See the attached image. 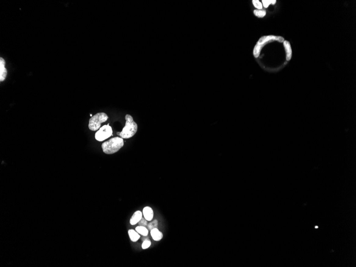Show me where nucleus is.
<instances>
[{
	"instance_id": "nucleus-1",
	"label": "nucleus",
	"mask_w": 356,
	"mask_h": 267,
	"mask_svg": "<svg viewBox=\"0 0 356 267\" xmlns=\"http://www.w3.org/2000/svg\"><path fill=\"white\" fill-rule=\"evenodd\" d=\"M126 123L124 127L120 132H117V134L123 139H129L135 136L138 130V125L133 120V117L130 115L125 116Z\"/></svg>"
},
{
	"instance_id": "nucleus-2",
	"label": "nucleus",
	"mask_w": 356,
	"mask_h": 267,
	"mask_svg": "<svg viewBox=\"0 0 356 267\" xmlns=\"http://www.w3.org/2000/svg\"><path fill=\"white\" fill-rule=\"evenodd\" d=\"M124 146L123 138L115 137L103 142L101 147L103 153L106 154H113L117 152Z\"/></svg>"
},
{
	"instance_id": "nucleus-3",
	"label": "nucleus",
	"mask_w": 356,
	"mask_h": 267,
	"mask_svg": "<svg viewBox=\"0 0 356 267\" xmlns=\"http://www.w3.org/2000/svg\"><path fill=\"white\" fill-rule=\"evenodd\" d=\"M277 41L278 42L282 43L284 42L285 40L284 38L282 36H274V35L262 36L257 41V44L255 45V47L254 48V50H253L254 56L255 58L259 57L263 47L267 43H268L272 42V41Z\"/></svg>"
},
{
	"instance_id": "nucleus-4",
	"label": "nucleus",
	"mask_w": 356,
	"mask_h": 267,
	"mask_svg": "<svg viewBox=\"0 0 356 267\" xmlns=\"http://www.w3.org/2000/svg\"><path fill=\"white\" fill-rule=\"evenodd\" d=\"M108 119L107 115L105 112H98L89 119V128L91 131H97L100 127L101 124Z\"/></svg>"
},
{
	"instance_id": "nucleus-5",
	"label": "nucleus",
	"mask_w": 356,
	"mask_h": 267,
	"mask_svg": "<svg viewBox=\"0 0 356 267\" xmlns=\"http://www.w3.org/2000/svg\"><path fill=\"white\" fill-rule=\"evenodd\" d=\"M112 128L109 124L103 125L96 132L95 134V138L99 141H103V140L107 139L112 136Z\"/></svg>"
},
{
	"instance_id": "nucleus-6",
	"label": "nucleus",
	"mask_w": 356,
	"mask_h": 267,
	"mask_svg": "<svg viewBox=\"0 0 356 267\" xmlns=\"http://www.w3.org/2000/svg\"><path fill=\"white\" fill-rule=\"evenodd\" d=\"M5 66V62L2 57L0 58V81L3 82L6 79L8 71Z\"/></svg>"
},
{
	"instance_id": "nucleus-7",
	"label": "nucleus",
	"mask_w": 356,
	"mask_h": 267,
	"mask_svg": "<svg viewBox=\"0 0 356 267\" xmlns=\"http://www.w3.org/2000/svg\"><path fill=\"white\" fill-rule=\"evenodd\" d=\"M143 215L144 218L148 221H150L154 218L153 210L149 206H146L145 208H143Z\"/></svg>"
},
{
	"instance_id": "nucleus-8",
	"label": "nucleus",
	"mask_w": 356,
	"mask_h": 267,
	"mask_svg": "<svg viewBox=\"0 0 356 267\" xmlns=\"http://www.w3.org/2000/svg\"><path fill=\"white\" fill-rule=\"evenodd\" d=\"M142 218V213L140 211H137L134 213L130 220V223L131 225H135L139 222L141 218Z\"/></svg>"
},
{
	"instance_id": "nucleus-9",
	"label": "nucleus",
	"mask_w": 356,
	"mask_h": 267,
	"mask_svg": "<svg viewBox=\"0 0 356 267\" xmlns=\"http://www.w3.org/2000/svg\"><path fill=\"white\" fill-rule=\"evenodd\" d=\"M153 239L155 241H160L163 238V233L157 228H154L150 231Z\"/></svg>"
},
{
	"instance_id": "nucleus-10",
	"label": "nucleus",
	"mask_w": 356,
	"mask_h": 267,
	"mask_svg": "<svg viewBox=\"0 0 356 267\" xmlns=\"http://www.w3.org/2000/svg\"><path fill=\"white\" fill-rule=\"evenodd\" d=\"M284 46L286 53V60L287 61L290 60L292 55V51L291 48L290 43L289 41H284Z\"/></svg>"
},
{
	"instance_id": "nucleus-11",
	"label": "nucleus",
	"mask_w": 356,
	"mask_h": 267,
	"mask_svg": "<svg viewBox=\"0 0 356 267\" xmlns=\"http://www.w3.org/2000/svg\"><path fill=\"white\" fill-rule=\"evenodd\" d=\"M128 233L129 237L131 240V241L133 242H137L140 237L139 233L133 229H130L128 231Z\"/></svg>"
},
{
	"instance_id": "nucleus-12",
	"label": "nucleus",
	"mask_w": 356,
	"mask_h": 267,
	"mask_svg": "<svg viewBox=\"0 0 356 267\" xmlns=\"http://www.w3.org/2000/svg\"><path fill=\"white\" fill-rule=\"evenodd\" d=\"M135 231L138 232L139 234L143 236H147L148 235V229L146 227L143 226H138L135 228Z\"/></svg>"
},
{
	"instance_id": "nucleus-13",
	"label": "nucleus",
	"mask_w": 356,
	"mask_h": 267,
	"mask_svg": "<svg viewBox=\"0 0 356 267\" xmlns=\"http://www.w3.org/2000/svg\"><path fill=\"white\" fill-rule=\"evenodd\" d=\"M254 14L255 16L259 18H264L266 15V11L264 10H254Z\"/></svg>"
},
{
	"instance_id": "nucleus-14",
	"label": "nucleus",
	"mask_w": 356,
	"mask_h": 267,
	"mask_svg": "<svg viewBox=\"0 0 356 267\" xmlns=\"http://www.w3.org/2000/svg\"><path fill=\"white\" fill-rule=\"evenodd\" d=\"M148 228V230H152V229H154V228H157L158 227V221L157 220H154L152 222H150L149 223H148L147 225Z\"/></svg>"
},
{
	"instance_id": "nucleus-15",
	"label": "nucleus",
	"mask_w": 356,
	"mask_h": 267,
	"mask_svg": "<svg viewBox=\"0 0 356 267\" xmlns=\"http://www.w3.org/2000/svg\"><path fill=\"white\" fill-rule=\"evenodd\" d=\"M262 5H264L265 8H267L270 4H274L276 3V0H262Z\"/></svg>"
},
{
	"instance_id": "nucleus-16",
	"label": "nucleus",
	"mask_w": 356,
	"mask_h": 267,
	"mask_svg": "<svg viewBox=\"0 0 356 267\" xmlns=\"http://www.w3.org/2000/svg\"><path fill=\"white\" fill-rule=\"evenodd\" d=\"M253 5L254 7L257 9V10H261L262 9L263 5L261 2L259 0H253L252 1Z\"/></svg>"
},
{
	"instance_id": "nucleus-17",
	"label": "nucleus",
	"mask_w": 356,
	"mask_h": 267,
	"mask_svg": "<svg viewBox=\"0 0 356 267\" xmlns=\"http://www.w3.org/2000/svg\"><path fill=\"white\" fill-rule=\"evenodd\" d=\"M150 245H151V242L149 240H145L142 243V248L143 250H145V249L149 248Z\"/></svg>"
},
{
	"instance_id": "nucleus-18",
	"label": "nucleus",
	"mask_w": 356,
	"mask_h": 267,
	"mask_svg": "<svg viewBox=\"0 0 356 267\" xmlns=\"http://www.w3.org/2000/svg\"><path fill=\"white\" fill-rule=\"evenodd\" d=\"M147 221H148L143 217V218H141V220H140V221L138 223L139 224V226H140L146 227V226H147L148 225Z\"/></svg>"
}]
</instances>
